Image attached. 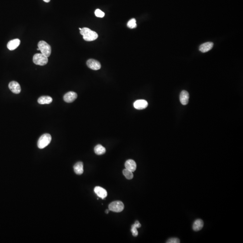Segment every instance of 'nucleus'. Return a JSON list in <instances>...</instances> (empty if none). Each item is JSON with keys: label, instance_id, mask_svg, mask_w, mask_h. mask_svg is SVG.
<instances>
[{"label": "nucleus", "instance_id": "1", "mask_svg": "<svg viewBox=\"0 0 243 243\" xmlns=\"http://www.w3.org/2000/svg\"><path fill=\"white\" fill-rule=\"evenodd\" d=\"M80 34L83 36L84 40L90 41L95 40L98 38V35L95 32L87 27H84L80 30Z\"/></svg>", "mask_w": 243, "mask_h": 243}, {"label": "nucleus", "instance_id": "27", "mask_svg": "<svg viewBox=\"0 0 243 243\" xmlns=\"http://www.w3.org/2000/svg\"><path fill=\"white\" fill-rule=\"evenodd\" d=\"M79 30H80L81 29V28H79Z\"/></svg>", "mask_w": 243, "mask_h": 243}, {"label": "nucleus", "instance_id": "15", "mask_svg": "<svg viewBox=\"0 0 243 243\" xmlns=\"http://www.w3.org/2000/svg\"><path fill=\"white\" fill-rule=\"evenodd\" d=\"M75 173L78 175H81L84 173V164L81 162L77 163L74 166Z\"/></svg>", "mask_w": 243, "mask_h": 243}, {"label": "nucleus", "instance_id": "24", "mask_svg": "<svg viewBox=\"0 0 243 243\" xmlns=\"http://www.w3.org/2000/svg\"><path fill=\"white\" fill-rule=\"evenodd\" d=\"M134 224L136 226L137 228H139L141 227V224H140V223L138 221H136V222H135V223Z\"/></svg>", "mask_w": 243, "mask_h": 243}, {"label": "nucleus", "instance_id": "18", "mask_svg": "<svg viewBox=\"0 0 243 243\" xmlns=\"http://www.w3.org/2000/svg\"><path fill=\"white\" fill-rule=\"evenodd\" d=\"M95 153L97 155H102L106 152V149L101 145H97L94 148Z\"/></svg>", "mask_w": 243, "mask_h": 243}, {"label": "nucleus", "instance_id": "2", "mask_svg": "<svg viewBox=\"0 0 243 243\" xmlns=\"http://www.w3.org/2000/svg\"><path fill=\"white\" fill-rule=\"evenodd\" d=\"M51 136L49 134L46 133L42 135L37 142V146L39 149L45 148L50 143L51 140Z\"/></svg>", "mask_w": 243, "mask_h": 243}, {"label": "nucleus", "instance_id": "10", "mask_svg": "<svg viewBox=\"0 0 243 243\" xmlns=\"http://www.w3.org/2000/svg\"><path fill=\"white\" fill-rule=\"evenodd\" d=\"M189 99V94L186 91H182L180 95V100L181 104L186 105L188 104Z\"/></svg>", "mask_w": 243, "mask_h": 243}, {"label": "nucleus", "instance_id": "9", "mask_svg": "<svg viewBox=\"0 0 243 243\" xmlns=\"http://www.w3.org/2000/svg\"><path fill=\"white\" fill-rule=\"evenodd\" d=\"M134 107L138 110H142L145 109L148 106V103L145 100H138L134 103Z\"/></svg>", "mask_w": 243, "mask_h": 243}, {"label": "nucleus", "instance_id": "25", "mask_svg": "<svg viewBox=\"0 0 243 243\" xmlns=\"http://www.w3.org/2000/svg\"><path fill=\"white\" fill-rule=\"evenodd\" d=\"M45 2H49L51 0H43Z\"/></svg>", "mask_w": 243, "mask_h": 243}, {"label": "nucleus", "instance_id": "16", "mask_svg": "<svg viewBox=\"0 0 243 243\" xmlns=\"http://www.w3.org/2000/svg\"><path fill=\"white\" fill-rule=\"evenodd\" d=\"M204 223L203 221L201 219H197L195 221L193 225V230L195 231L200 230L203 228Z\"/></svg>", "mask_w": 243, "mask_h": 243}, {"label": "nucleus", "instance_id": "6", "mask_svg": "<svg viewBox=\"0 0 243 243\" xmlns=\"http://www.w3.org/2000/svg\"><path fill=\"white\" fill-rule=\"evenodd\" d=\"M86 65L88 68L94 70H97L101 68L100 63L94 59H89L87 61Z\"/></svg>", "mask_w": 243, "mask_h": 243}, {"label": "nucleus", "instance_id": "21", "mask_svg": "<svg viewBox=\"0 0 243 243\" xmlns=\"http://www.w3.org/2000/svg\"><path fill=\"white\" fill-rule=\"evenodd\" d=\"M95 14L96 17H99V18H103L105 15V13L100 9H96L95 12Z\"/></svg>", "mask_w": 243, "mask_h": 243}, {"label": "nucleus", "instance_id": "7", "mask_svg": "<svg viewBox=\"0 0 243 243\" xmlns=\"http://www.w3.org/2000/svg\"><path fill=\"white\" fill-rule=\"evenodd\" d=\"M78 97V95L76 92L70 91L66 93L64 96L65 101L67 103H72L74 102Z\"/></svg>", "mask_w": 243, "mask_h": 243}, {"label": "nucleus", "instance_id": "23", "mask_svg": "<svg viewBox=\"0 0 243 243\" xmlns=\"http://www.w3.org/2000/svg\"><path fill=\"white\" fill-rule=\"evenodd\" d=\"M167 243H180V240L178 238H172L169 239L167 241Z\"/></svg>", "mask_w": 243, "mask_h": 243}, {"label": "nucleus", "instance_id": "13", "mask_svg": "<svg viewBox=\"0 0 243 243\" xmlns=\"http://www.w3.org/2000/svg\"><path fill=\"white\" fill-rule=\"evenodd\" d=\"M214 46V43L212 42H207L202 44L199 47V50L203 53L208 52Z\"/></svg>", "mask_w": 243, "mask_h": 243}, {"label": "nucleus", "instance_id": "11", "mask_svg": "<svg viewBox=\"0 0 243 243\" xmlns=\"http://www.w3.org/2000/svg\"><path fill=\"white\" fill-rule=\"evenodd\" d=\"M94 191L96 194L102 199H104L107 196V192L105 189L100 186H96L95 188Z\"/></svg>", "mask_w": 243, "mask_h": 243}, {"label": "nucleus", "instance_id": "5", "mask_svg": "<svg viewBox=\"0 0 243 243\" xmlns=\"http://www.w3.org/2000/svg\"><path fill=\"white\" fill-rule=\"evenodd\" d=\"M124 205L123 202L120 201H114L110 204L109 206V210L116 212L120 213L124 210Z\"/></svg>", "mask_w": 243, "mask_h": 243}, {"label": "nucleus", "instance_id": "8", "mask_svg": "<svg viewBox=\"0 0 243 243\" xmlns=\"http://www.w3.org/2000/svg\"><path fill=\"white\" fill-rule=\"evenodd\" d=\"M9 88L10 90L15 94H19L21 92V87L17 81H12L10 82Z\"/></svg>", "mask_w": 243, "mask_h": 243}, {"label": "nucleus", "instance_id": "22", "mask_svg": "<svg viewBox=\"0 0 243 243\" xmlns=\"http://www.w3.org/2000/svg\"><path fill=\"white\" fill-rule=\"evenodd\" d=\"M131 232L132 233V235L134 236H137L138 235V232L137 230V228L136 226L135 225L133 224L131 225Z\"/></svg>", "mask_w": 243, "mask_h": 243}, {"label": "nucleus", "instance_id": "14", "mask_svg": "<svg viewBox=\"0 0 243 243\" xmlns=\"http://www.w3.org/2000/svg\"><path fill=\"white\" fill-rule=\"evenodd\" d=\"M126 169L129 170L131 172L135 171L136 169V164L133 160L129 159L125 164Z\"/></svg>", "mask_w": 243, "mask_h": 243}, {"label": "nucleus", "instance_id": "26", "mask_svg": "<svg viewBox=\"0 0 243 243\" xmlns=\"http://www.w3.org/2000/svg\"><path fill=\"white\" fill-rule=\"evenodd\" d=\"M109 209L106 210V211H105V213H106V214H108V213H109Z\"/></svg>", "mask_w": 243, "mask_h": 243}, {"label": "nucleus", "instance_id": "3", "mask_svg": "<svg viewBox=\"0 0 243 243\" xmlns=\"http://www.w3.org/2000/svg\"><path fill=\"white\" fill-rule=\"evenodd\" d=\"M38 47L41 54L45 55L47 57L50 56L51 52V48L50 45L46 41H41L38 42Z\"/></svg>", "mask_w": 243, "mask_h": 243}, {"label": "nucleus", "instance_id": "4", "mask_svg": "<svg viewBox=\"0 0 243 243\" xmlns=\"http://www.w3.org/2000/svg\"><path fill=\"white\" fill-rule=\"evenodd\" d=\"M33 61L36 65L41 66L45 65L48 63V57L41 53L36 54L33 57Z\"/></svg>", "mask_w": 243, "mask_h": 243}, {"label": "nucleus", "instance_id": "17", "mask_svg": "<svg viewBox=\"0 0 243 243\" xmlns=\"http://www.w3.org/2000/svg\"><path fill=\"white\" fill-rule=\"evenodd\" d=\"M52 98L49 96H42L40 97L37 100V102L41 105L49 104L52 102Z\"/></svg>", "mask_w": 243, "mask_h": 243}, {"label": "nucleus", "instance_id": "12", "mask_svg": "<svg viewBox=\"0 0 243 243\" xmlns=\"http://www.w3.org/2000/svg\"><path fill=\"white\" fill-rule=\"evenodd\" d=\"M20 44V41L19 39H15L9 41L7 45V48L9 50L13 51L16 49Z\"/></svg>", "mask_w": 243, "mask_h": 243}, {"label": "nucleus", "instance_id": "20", "mask_svg": "<svg viewBox=\"0 0 243 243\" xmlns=\"http://www.w3.org/2000/svg\"><path fill=\"white\" fill-rule=\"evenodd\" d=\"M127 26L130 29H134L137 26L136 24V20L135 19H132L128 22Z\"/></svg>", "mask_w": 243, "mask_h": 243}, {"label": "nucleus", "instance_id": "19", "mask_svg": "<svg viewBox=\"0 0 243 243\" xmlns=\"http://www.w3.org/2000/svg\"><path fill=\"white\" fill-rule=\"evenodd\" d=\"M133 172L129 170L128 169H125L123 170V173L124 174V176H125L127 179L131 180L133 178Z\"/></svg>", "mask_w": 243, "mask_h": 243}]
</instances>
